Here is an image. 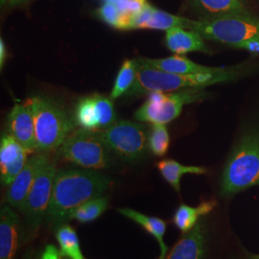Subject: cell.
Wrapping results in <instances>:
<instances>
[{"label":"cell","instance_id":"19","mask_svg":"<svg viewBox=\"0 0 259 259\" xmlns=\"http://www.w3.org/2000/svg\"><path fill=\"white\" fill-rule=\"evenodd\" d=\"M195 9L203 13L205 18H218L232 15H250L245 8L243 0H188Z\"/></svg>","mask_w":259,"mask_h":259},{"label":"cell","instance_id":"33","mask_svg":"<svg viewBox=\"0 0 259 259\" xmlns=\"http://www.w3.org/2000/svg\"><path fill=\"white\" fill-rule=\"evenodd\" d=\"M0 1H1V6H5L9 2V0H0Z\"/></svg>","mask_w":259,"mask_h":259},{"label":"cell","instance_id":"17","mask_svg":"<svg viewBox=\"0 0 259 259\" xmlns=\"http://www.w3.org/2000/svg\"><path fill=\"white\" fill-rule=\"evenodd\" d=\"M165 46L177 55L190 52H208L204 38L198 32L185 28H171L166 31Z\"/></svg>","mask_w":259,"mask_h":259},{"label":"cell","instance_id":"14","mask_svg":"<svg viewBox=\"0 0 259 259\" xmlns=\"http://www.w3.org/2000/svg\"><path fill=\"white\" fill-rule=\"evenodd\" d=\"M204 253L205 229L204 222L199 221L168 250L164 259H204Z\"/></svg>","mask_w":259,"mask_h":259},{"label":"cell","instance_id":"3","mask_svg":"<svg viewBox=\"0 0 259 259\" xmlns=\"http://www.w3.org/2000/svg\"><path fill=\"white\" fill-rule=\"evenodd\" d=\"M259 185V132L245 136L233 150L224 169L221 192L236 194Z\"/></svg>","mask_w":259,"mask_h":259},{"label":"cell","instance_id":"11","mask_svg":"<svg viewBox=\"0 0 259 259\" xmlns=\"http://www.w3.org/2000/svg\"><path fill=\"white\" fill-rule=\"evenodd\" d=\"M6 127L7 134L15 138L28 153L37 150L35 123L30 99L26 103L14 105L8 114Z\"/></svg>","mask_w":259,"mask_h":259},{"label":"cell","instance_id":"27","mask_svg":"<svg viewBox=\"0 0 259 259\" xmlns=\"http://www.w3.org/2000/svg\"><path fill=\"white\" fill-rule=\"evenodd\" d=\"M115 4L122 15L121 30H130L133 19L141 13L149 3L147 0H117Z\"/></svg>","mask_w":259,"mask_h":259},{"label":"cell","instance_id":"8","mask_svg":"<svg viewBox=\"0 0 259 259\" xmlns=\"http://www.w3.org/2000/svg\"><path fill=\"white\" fill-rule=\"evenodd\" d=\"M104 143L114 155L125 161H136L145 155L148 136L145 127L134 121H116L97 131Z\"/></svg>","mask_w":259,"mask_h":259},{"label":"cell","instance_id":"2","mask_svg":"<svg viewBox=\"0 0 259 259\" xmlns=\"http://www.w3.org/2000/svg\"><path fill=\"white\" fill-rule=\"evenodd\" d=\"M138 72L126 97H139L153 92H175L195 88H206L215 83L230 82L239 77L242 66L222 67L219 71L203 74H175L155 69L138 59Z\"/></svg>","mask_w":259,"mask_h":259},{"label":"cell","instance_id":"15","mask_svg":"<svg viewBox=\"0 0 259 259\" xmlns=\"http://www.w3.org/2000/svg\"><path fill=\"white\" fill-rule=\"evenodd\" d=\"M19 232V215L10 205H3L0 213V259H15Z\"/></svg>","mask_w":259,"mask_h":259},{"label":"cell","instance_id":"29","mask_svg":"<svg viewBox=\"0 0 259 259\" xmlns=\"http://www.w3.org/2000/svg\"><path fill=\"white\" fill-rule=\"evenodd\" d=\"M98 17L111 27L121 30L122 29V15L115 3L105 2L97 12Z\"/></svg>","mask_w":259,"mask_h":259},{"label":"cell","instance_id":"1","mask_svg":"<svg viewBox=\"0 0 259 259\" xmlns=\"http://www.w3.org/2000/svg\"><path fill=\"white\" fill-rule=\"evenodd\" d=\"M111 183V178L97 170L59 169L47 212L48 221L60 225L69 219L78 206L102 196Z\"/></svg>","mask_w":259,"mask_h":259},{"label":"cell","instance_id":"5","mask_svg":"<svg viewBox=\"0 0 259 259\" xmlns=\"http://www.w3.org/2000/svg\"><path fill=\"white\" fill-rule=\"evenodd\" d=\"M188 30L198 32L205 39L243 48L250 41L259 40V19L251 15H232L190 20Z\"/></svg>","mask_w":259,"mask_h":259},{"label":"cell","instance_id":"12","mask_svg":"<svg viewBox=\"0 0 259 259\" xmlns=\"http://www.w3.org/2000/svg\"><path fill=\"white\" fill-rule=\"evenodd\" d=\"M28 152L15 138L4 134L0 142V178L9 186L27 162Z\"/></svg>","mask_w":259,"mask_h":259},{"label":"cell","instance_id":"10","mask_svg":"<svg viewBox=\"0 0 259 259\" xmlns=\"http://www.w3.org/2000/svg\"><path fill=\"white\" fill-rule=\"evenodd\" d=\"M50 161L47 153L39 152L28 158L27 162L14 182L9 185L6 201L10 206L22 211L30 189L37 174Z\"/></svg>","mask_w":259,"mask_h":259},{"label":"cell","instance_id":"22","mask_svg":"<svg viewBox=\"0 0 259 259\" xmlns=\"http://www.w3.org/2000/svg\"><path fill=\"white\" fill-rule=\"evenodd\" d=\"M75 121L81 129L100 130L99 113L95 101V94L82 98L76 106Z\"/></svg>","mask_w":259,"mask_h":259},{"label":"cell","instance_id":"35","mask_svg":"<svg viewBox=\"0 0 259 259\" xmlns=\"http://www.w3.org/2000/svg\"><path fill=\"white\" fill-rule=\"evenodd\" d=\"M253 259H259V255H256V256H253Z\"/></svg>","mask_w":259,"mask_h":259},{"label":"cell","instance_id":"20","mask_svg":"<svg viewBox=\"0 0 259 259\" xmlns=\"http://www.w3.org/2000/svg\"><path fill=\"white\" fill-rule=\"evenodd\" d=\"M216 204L217 203L214 200L204 201L196 207H192L186 204H181L177 208L176 212L174 214V224L177 228L185 234L194 228L202 216L212 211Z\"/></svg>","mask_w":259,"mask_h":259},{"label":"cell","instance_id":"32","mask_svg":"<svg viewBox=\"0 0 259 259\" xmlns=\"http://www.w3.org/2000/svg\"><path fill=\"white\" fill-rule=\"evenodd\" d=\"M25 1H27V0H9L8 4H9L10 7H17V6L21 5L22 3H24Z\"/></svg>","mask_w":259,"mask_h":259},{"label":"cell","instance_id":"30","mask_svg":"<svg viewBox=\"0 0 259 259\" xmlns=\"http://www.w3.org/2000/svg\"><path fill=\"white\" fill-rule=\"evenodd\" d=\"M39 259H69L54 245H47Z\"/></svg>","mask_w":259,"mask_h":259},{"label":"cell","instance_id":"16","mask_svg":"<svg viewBox=\"0 0 259 259\" xmlns=\"http://www.w3.org/2000/svg\"><path fill=\"white\" fill-rule=\"evenodd\" d=\"M146 65L169 73L175 74H203L219 71L222 67H208L196 64L181 55L171 56L163 59H149L139 58Z\"/></svg>","mask_w":259,"mask_h":259},{"label":"cell","instance_id":"6","mask_svg":"<svg viewBox=\"0 0 259 259\" xmlns=\"http://www.w3.org/2000/svg\"><path fill=\"white\" fill-rule=\"evenodd\" d=\"M110 152L98 132L84 129L72 132L57 149V154L62 159L91 170L109 168Z\"/></svg>","mask_w":259,"mask_h":259},{"label":"cell","instance_id":"24","mask_svg":"<svg viewBox=\"0 0 259 259\" xmlns=\"http://www.w3.org/2000/svg\"><path fill=\"white\" fill-rule=\"evenodd\" d=\"M60 250L69 259H87L80 248V242L77 233L69 225L64 224L56 233Z\"/></svg>","mask_w":259,"mask_h":259},{"label":"cell","instance_id":"28","mask_svg":"<svg viewBox=\"0 0 259 259\" xmlns=\"http://www.w3.org/2000/svg\"><path fill=\"white\" fill-rule=\"evenodd\" d=\"M95 101L99 113L100 130L106 129L116 122V113L114 110L113 100L100 94H95ZM99 130V131H100Z\"/></svg>","mask_w":259,"mask_h":259},{"label":"cell","instance_id":"7","mask_svg":"<svg viewBox=\"0 0 259 259\" xmlns=\"http://www.w3.org/2000/svg\"><path fill=\"white\" fill-rule=\"evenodd\" d=\"M204 88L182 90L177 93L153 92L135 113V118L152 124H164L176 119L187 104L197 102L206 97Z\"/></svg>","mask_w":259,"mask_h":259},{"label":"cell","instance_id":"23","mask_svg":"<svg viewBox=\"0 0 259 259\" xmlns=\"http://www.w3.org/2000/svg\"><path fill=\"white\" fill-rule=\"evenodd\" d=\"M138 64V59L126 60L123 63L115 78L114 85L110 96L113 101L128 93L130 89L133 87L137 78Z\"/></svg>","mask_w":259,"mask_h":259},{"label":"cell","instance_id":"18","mask_svg":"<svg viewBox=\"0 0 259 259\" xmlns=\"http://www.w3.org/2000/svg\"><path fill=\"white\" fill-rule=\"evenodd\" d=\"M117 211L120 213L121 215L133 220L134 222L138 223L146 230V232L152 234L156 238L160 247V254L158 259H164L168 252V248L163 241L164 234L166 232V222L160 218L147 216L143 213L139 212L138 210L132 209L129 207L118 208Z\"/></svg>","mask_w":259,"mask_h":259},{"label":"cell","instance_id":"34","mask_svg":"<svg viewBox=\"0 0 259 259\" xmlns=\"http://www.w3.org/2000/svg\"><path fill=\"white\" fill-rule=\"evenodd\" d=\"M106 2H111V3H115L117 0H105Z\"/></svg>","mask_w":259,"mask_h":259},{"label":"cell","instance_id":"21","mask_svg":"<svg viewBox=\"0 0 259 259\" xmlns=\"http://www.w3.org/2000/svg\"><path fill=\"white\" fill-rule=\"evenodd\" d=\"M157 168L169 185H171L177 192L181 189V179L185 174L204 175L207 170L204 167L186 166L179 163L173 159H162L157 162Z\"/></svg>","mask_w":259,"mask_h":259},{"label":"cell","instance_id":"25","mask_svg":"<svg viewBox=\"0 0 259 259\" xmlns=\"http://www.w3.org/2000/svg\"><path fill=\"white\" fill-rule=\"evenodd\" d=\"M109 205L107 197H96L78 206L71 213L69 219H74L80 223H91L98 219Z\"/></svg>","mask_w":259,"mask_h":259},{"label":"cell","instance_id":"4","mask_svg":"<svg viewBox=\"0 0 259 259\" xmlns=\"http://www.w3.org/2000/svg\"><path fill=\"white\" fill-rule=\"evenodd\" d=\"M35 123L37 151L47 153L59 148L73 131V122L57 103L45 96L30 98Z\"/></svg>","mask_w":259,"mask_h":259},{"label":"cell","instance_id":"31","mask_svg":"<svg viewBox=\"0 0 259 259\" xmlns=\"http://www.w3.org/2000/svg\"><path fill=\"white\" fill-rule=\"evenodd\" d=\"M6 56H7V50H6V47H5V42L2 38H0V67L1 68L3 67V65L5 64Z\"/></svg>","mask_w":259,"mask_h":259},{"label":"cell","instance_id":"9","mask_svg":"<svg viewBox=\"0 0 259 259\" xmlns=\"http://www.w3.org/2000/svg\"><path fill=\"white\" fill-rule=\"evenodd\" d=\"M57 171L55 164L49 161L37 174L28 194L22 212L34 230L37 229L42 219L47 216Z\"/></svg>","mask_w":259,"mask_h":259},{"label":"cell","instance_id":"13","mask_svg":"<svg viewBox=\"0 0 259 259\" xmlns=\"http://www.w3.org/2000/svg\"><path fill=\"white\" fill-rule=\"evenodd\" d=\"M191 19H185L171 15L148 4L144 10L133 19L130 30L150 29V30H164L171 28L181 27L188 29Z\"/></svg>","mask_w":259,"mask_h":259},{"label":"cell","instance_id":"26","mask_svg":"<svg viewBox=\"0 0 259 259\" xmlns=\"http://www.w3.org/2000/svg\"><path fill=\"white\" fill-rule=\"evenodd\" d=\"M170 145L169 132L164 124H153L148 136V148L155 156L162 157Z\"/></svg>","mask_w":259,"mask_h":259}]
</instances>
